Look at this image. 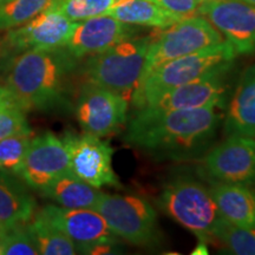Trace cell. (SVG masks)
Here are the masks:
<instances>
[{
  "mask_svg": "<svg viewBox=\"0 0 255 255\" xmlns=\"http://www.w3.org/2000/svg\"><path fill=\"white\" fill-rule=\"evenodd\" d=\"M152 2L181 18L197 13L205 0H151Z\"/></svg>",
  "mask_w": 255,
  "mask_h": 255,
  "instance_id": "f1b7e54d",
  "label": "cell"
},
{
  "mask_svg": "<svg viewBox=\"0 0 255 255\" xmlns=\"http://www.w3.org/2000/svg\"><path fill=\"white\" fill-rule=\"evenodd\" d=\"M107 14L128 25L157 28H165L183 19L151 0H117Z\"/></svg>",
  "mask_w": 255,
  "mask_h": 255,
  "instance_id": "ffe728a7",
  "label": "cell"
},
{
  "mask_svg": "<svg viewBox=\"0 0 255 255\" xmlns=\"http://www.w3.org/2000/svg\"><path fill=\"white\" fill-rule=\"evenodd\" d=\"M63 142L69 154L70 171L90 186L100 189L110 186L121 188L113 168L114 149L101 137L91 133H66Z\"/></svg>",
  "mask_w": 255,
  "mask_h": 255,
  "instance_id": "30bf717a",
  "label": "cell"
},
{
  "mask_svg": "<svg viewBox=\"0 0 255 255\" xmlns=\"http://www.w3.org/2000/svg\"><path fill=\"white\" fill-rule=\"evenodd\" d=\"M241 1H245V2H247V4L255 6V0H241Z\"/></svg>",
  "mask_w": 255,
  "mask_h": 255,
  "instance_id": "d6a6232c",
  "label": "cell"
},
{
  "mask_svg": "<svg viewBox=\"0 0 255 255\" xmlns=\"http://www.w3.org/2000/svg\"><path fill=\"white\" fill-rule=\"evenodd\" d=\"M171 219L193 233L201 244L214 240L220 212L209 188L190 176H178L164 187L158 199Z\"/></svg>",
  "mask_w": 255,
  "mask_h": 255,
  "instance_id": "5b68a950",
  "label": "cell"
},
{
  "mask_svg": "<svg viewBox=\"0 0 255 255\" xmlns=\"http://www.w3.org/2000/svg\"><path fill=\"white\" fill-rule=\"evenodd\" d=\"M117 238L136 246H151L158 241V220L148 201L136 195L101 193L95 207Z\"/></svg>",
  "mask_w": 255,
  "mask_h": 255,
  "instance_id": "8992f818",
  "label": "cell"
},
{
  "mask_svg": "<svg viewBox=\"0 0 255 255\" xmlns=\"http://www.w3.org/2000/svg\"><path fill=\"white\" fill-rule=\"evenodd\" d=\"M6 1H8V0H0V5H2V4H5Z\"/></svg>",
  "mask_w": 255,
  "mask_h": 255,
  "instance_id": "836d02e7",
  "label": "cell"
},
{
  "mask_svg": "<svg viewBox=\"0 0 255 255\" xmlns=\"http://www.w3.org/2000/svg\"><path fill=\"white\" fill-rule=\"evenodd\" d=\"M11 105H18L17 101L5 84L0 85V110L11 107Z\"/></svg>",
  "mask_w": 255,
  "mask_h": 255,
  "instance_id": "f546056e",
  "label": "cell"
},
{
  "mask_svg": "<svg viewBox=\"0 0 255 255\" xmlns=\"http://www.w3.org/2000/svg\"><path fill=\"white\" fill-rule=\"evenodd\" d=\"M209 191L222 219L239 227H255V194L248 186L212 183Z\"/></svg>",
  "mask_w": 255,
  "mask_h": 255,
  "instance_id": "ac0fdd59",
  "label": "cell"
},
{
  "mask_svg": "<svg viewBox=\"0 0 255 255\" xmlns=\"http://www.w3.org/2000/svg\"><path fill=\"white\" fill-rule=\"evenodd\" d=\"M39 214L56 226L76 245L77 253H110L117 242L100 213L92 208H65L47 205Z\"/></svg>",
  "mask_w": 255,
  "mask_h": 255,
  "instance_id": "9c48e42d",
  "label": "cell"
},
{
  "mask_svg": "<svg viewBox=\"0 0 255 255\" xmlns=\"http://www.w3.org/2000/svg\"><path fill=\"white\" fill-rule=\"evenodd\" d=\"M66 173H70L69 154L62 138L46 131L31 139L20 170L28 187L41 191Z\"/></svg>",
  "mask_w": 255,
  "mask_h": 255,
  "instance_id": "4fadbf2b",
  "label": "cell"
},
{
  "mask_svg": "<svg viewBox=\"0 0 255 255\" xmlns=\"http://www.w3.org/2000/svg\"><path fill=\"white\" fill-rule=\"evenodd\" d=\"M37 245L27 223H18L6 229L1 255H37Z\"/></svg>",
  "mask_w": 255,
  "mask_h": 255,
  "instance_id": "4316f807",
  "label": "cell"
},
{
  "mask_svg": "<svg viewBox=\"0 0 255 255\" xmlns=\"http://www.w3.org/2000/svg\"><path fill=\"white\" fill-rule=\"evenodd\" d=\"M32 132H18L0 139V174L20 177L21 165L32 139Z\"/></svg>",
  "mask_w": 255,
  "mask_h": 255,
  "instance_id": "d4e9b609",
  "label": "cell"
},
{
  "mask_svg": "<svg viewBox=\"0 0 255 255\" xmlns=\"http://www.w3.org/2000/svg\"><path fill=\"white\" fill-rule=\"evenodd\" d=\"M235 55L227 41L190 55L169 60L156 68L139 82L131 101L137 110L151 104L165 92L197 79L227 73Z\"/></svg>",
  "mask_w": 255,
  "mask_h": 255,
  "instance_id": "3957f363",
  "label": "cell"
},
{
  "mask_svg": "<svg viewBox=\"0 0 255 255\" xmlns=\"http://www.w3.org/2000/svg\"><path fill=\"white\" fill-rule=\"evenodd\" d=\"M199 174L209 183H255V138L227 136L202 156Z\"/></svg>",
  "mask_w": 255,
  "mask_h": 255,
  "instance_id": "ba28073f",
  "label": "cell"
},
{
  "mask_svg": "<svg viewBox=\"0 0 255 255\" xmlns=\"http://www.w3.org/2000/svg\"><path fill=\"white\" fill-rule=\"evenodd\" d=\"M226 73L208 76L165 92L142 109L161 113L170 110H193L216 107L223 109L227 100ZM139 110V109H138Z\"/></svg>",
  "mask_w": 255,
  "mask_h": 255,
  "instance_id": "2e32d148",
  "label": "cell"
},
{
  "mask_svg": "<svg viewBox=\"0 0 255 255\" xmlns=\"http://www.w3.org/2000/svg\"><path fill=\"white\" fill-rule=\"evenodd\" d=\"M225 41L219 31L202 15H189L151 36L142 78L165 62L190 55Z\"/></svg>",
  "mask_w": 255,
  "mask_h": 255,
  "instance_id": "52a82bcc",
  "label": "cell"
},
{
  "mask_svg": "<svg viewBox=\"0 0 255 255\" xmlns=\"http://www.w3.org/2000/svg\"><path fill=\"white\" fill-rule=\"evenodd\" d=\"M30 131L26 111L19 105H11L0 110V139L18 132Z\"/></svg>",
  "mask_w": 255,
  "mask_h": 255,
  "instance_id": "83f0119b",
  "label": "cell"
},
{
  "mask_svg": "<svg viewBox=\"0 0 255 255\" xmlns=\"http://www.w3.org/2000/svg\"><path fill=\"white\" fill-rule=\"evenodd\" d=\"M76 21L47 8L21 26L6 31L4 39L13 52L26 50H52L64 47Z\"/></svg>",
  "mask_w": 255,
  "mask_h": 255,
  "instance_id": "5bb4252c",
  "label": "cell"
},
{
  "mask_svg": "<svg viewBox=\"0 0 255 255\" xmlns=\"http://www.w3.org/2000/svg\"><path fill=\"white\" fill-rule=\"evenodd\" d=\"M197 13L227 41L235 55L255 52V6L241 0H205Z\"/></svg>",
  "mask_w": 255,
  "mask_h": 255,
  "instance_id": "7c38bea8",
  "label": "cell"
},
{
  "mask_svg": "<svg viewBox=\"0 0 255 255\" xmlns=\"http://www.w3.org/2000/svg\"><path fill=\"white\" fill-rule=\"evenodd\" d=\"M223 129L227 136L255 138V64L242 73L229 101Z\"/></svg>",
  "mask_w": 255,
  "mask_h": 255,
  "instance_id": "e0dca14e",
  "label": "cell"
},
{
  "mask_svg": "<svg viewBox=\"0 0 255 255\" xmlns=\"http://www.w3.org/2000/svg\"><path fill=\"white\" fill-rule=\"evenodd\" d=\"M41 193L65 208H94L102 191L70 171L56 178Z\"/></svg>",
  "mask_w": 255,
  "mask_h": 255,
  "instance_id": "44dd1931",
  "label": "cell"
},
{
  "mask_svg": "<svg viewBox=\"0 0 255 255\" xmlns=\"http://www.w3.org/2000/svg\"><path fill=\"white\" fill-rule=\"evenodd\" d=\"M214 239L237 255H255V227H239L220 218Z\"/></svg>",
  "mask_w": 255,
  "mask_h": 255,
  "instance_id": "cb8c5ba5",
  "label": "cell"
},
{
  "mask_svg": "<svg viewBox=\"0 0 255 255\" xmlns=\"http://www.w3.org/2000/svg\"><path fill=\"white\" fill-rule=\"evenodd\" d=\"M52 2L53 0H8L0 5V32L28 23Z\"/></svg>",
  "mask_w": 255,
  "mask_h": 255,
  "instance_id": "603a6c76",
  "label": "cell"
},
{
  "mask_svg": "<svg viewBox=\"0 0 255 255\" xmlns=\"http://www.w3.org/2000/svg\"><path fill=\"white\" fill-rule=\"evenodd\" d=\"M135 30L130 25L117 20L109 14L98 15L76 21L65 47L77 59L103 52L115 44L133 37Z\"/></svg>",
  "mask_w": 255,
  "mask_h": 255,
  "instance_id": "9a60e30c",
  "label": "cell"
},
{
  "mask_svg": "<svg viewBox=\"0 0 255 255\" xmlns=\"http://www.w3.org/2000/svg\"><path fill=\"white\" fill-rule=\"evenodd\" d=\"M117 0H53L49 8L62 13L72 21L107 14Z\"/></svg>",
  "mask_w": 255,
  "mask_h": 255,
  "instance_id": "484cf974",
  "label": "cell"
},
{
  "mask_svg": "<svg viewBox=\"0 0 255 255\" xmlns=\"http://www.w3.org/2000/svg\"><path fill=\"white\" fill-rule=\"evenodd\" d=\"M77 60L65 46L23 51L9 60L5 85L25 111L53 109L65 100L66 83Z\"/></svg>",
  "mask_w": 255,
  "mask_h": 255,
  "instance_id": "7a4b0ae2",
  "label": "cell"
},
{
  "mask_svg": "<svg viewBox=\"0 0 255 255\" xmlns=\"http://www.w3.org/2000/svg\"><path fill=\"white\" fill-rule=\"evenodd\" d=\"M220 110L216 107L161 113L139 109L127 126L124 139L155 158H200L214 142L223 117Z\"/></svg>",
  "mask_w": 255,
  "mask_h": 255,
  "instance_id": "6da1fadb",
  "label": "cell"
},
{
  "mask_svg": "<svg viewBox=\"0 0 255 255\" xmlns=\"http://www.w3.org/2000/svg\"><path fill=\"white\" fill-rule=\"evenodd\" d=\"M36 201L13 176L0 174V226L9 228L33 218Z\"/></svg>",
  "mask_w": 255,
  "mask_h": 255,
  "instance_id": "d6986e66",
  "label": "cell"
},
{
  "mask_svg": "<svg viewBox=\"0 0 255 255\" xmlns=\"http://www.w3.org/2000/svg\"><path fill=\"white\" fill-rule=\"evenodd\" d=\"M150 40L151 36L130 37L88 57L83 69L88 82L131 101L141 82Z\"/></svg>",
  "mask_w": 255,
  "mask_h": 255,
  "instance_id": "277c9868",
  "label": "cell"
},
{
  "mask_svg": "<svg viewBox=\"0 0 255 255\" xmlns=\"http://www.w3.org/2000/svg\"><path fill=\"white\" fill-rule=\"evenodd\" d=\"M6 229H7V228H5V227H2V226H0V255L2 254V247H4Z\"/></svg>",
  "mask_w": 255,
  "mask_h": 255,
  "instance_id": "1f68e13d",
  "label": "cell"
},
{
  "mask_svg": "<svg viewBox=\"0 0 255 255\" xmlns=\"http://www.w3.org/2000/svg\"><path fill=\"white\" fill-rule=\"evenodd\" d=\"M13 51H12L6 44L4 37H0V69L2 68V65L6 64L8 65L9 60L13 58Z\"/></svg>",
  "mask_w": 255,
  "mask_h": 255,
  "instance_id": "4dcf8cb0",
  "label": "cell"
},
{
  "mask_svg": "<svg viewBox=\"0 0 255 255\" xmlns=\"http://www.w3.org/2000/svg\"><path fill=\"white\" fill-rule=\"evenodd\" d=\"M28 228L36 242L38 252L43 255L77 254L76 245L56 226L47 221L39 212L28 221Z\"/></svg>",
  "mask_w": 255,
  "mask_h": 255,
  "instance_id": "7402d4cb",
  "label": "cell"
},
{
  "mask_svg": "<svg viewBox=\"0 0 255 255\" xmlns=\"http://www.w3.org/2000/svg\"><path fill=\"white\" fill-rule=\"evenodd\" d=\"M128 105L123 96L88 82L78 95L76 116L84 132L104 137L124 127Z\"/></svg>",
  "mask_w": 255,
  "mask_h": 255,
  "instance_id": "8fae6325",
  "label": "cell"
}]
</instances>
